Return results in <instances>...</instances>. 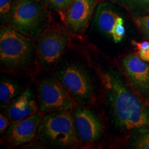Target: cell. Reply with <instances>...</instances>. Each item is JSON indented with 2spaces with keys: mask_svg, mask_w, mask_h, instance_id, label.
<instances>
[{
  "mask_svg": "<svg viewBox=\"0 0 149 149\" xmlns=\"http://www.w3.org/2000/svg\"><path fill=\"white\" fill-rule=\"evenodd\" d=\"M37 97L40 111L43 113L71 110L74 100L61 81L54 77L41 80L37 84Z\"/></svg>",
  "mask_w": 149,
  "mask_h": 149,
  "instance_id": "cell-7",
  "label": "cell"
},
{
  "mask_svg": "<svg viewBox=\"0 0 149 149\" xmlns=\"http://www.w3.org/2000/svg\"><path fill=\"white\" fill-rule=\"evenodd\" d=\"M72 115L79 141L88 144L101 138L103 124L94 112L84 105L74 106L72 109Z\"/></svg>",
  "mask_w": 149,
  "mask_h": 149,
  "instance_id": "cell-9",
  "label": "cell"
},
{
  "mask_svg": "<svg viewBox=\"0 0 149 149\" xmlns=\"http://www.w3.org/2000/svg\"><path fill=\"white\" fill-rule=\"evenodd\" d=\"M42 112L37 111L31 116L11 124L6 132L5 138L13 146L31 142L37 135L43 119Z\"/></svg>",
  "mask_w": 149,
  "mask_h": 149,
  "instance_id": "cell-12",
  "label": "cell"
},
{
  "mask_svg": "<svg viewBox=\"0 0 149 149\" xmlns=\"http://www.w3.org/2000/svg\"><path fill=\"white\" fill-rule=\"evenodd\" d=\"M72 1V0H70V3H71ZM69 5H70V4H69Z\"/></svg>",
  "mask_w": 149,
  "mask_h": 149,
  "instance_id": "cell-22",
  "label": "cell"
},
{
  "mask_svg": "<svg viewBox=\"0 0 149 149\" xmlns=\"http://www.w3.org/2000/svg\"><path fill=\"white\" fill-rule=\"evenodd\" d=\"M95 24L100 32L115 43L120 42L125 36L123 18L115 12L110 2H101L95 11Z\"/></svg>",
  "mask_w": 149,
  "mask_h": 149,
  "instance_id": "cell-11",
  "label": "cell"
},
{
  "mask_svg": "<svg viewBox=\"0 0 149 149\" xmlns=\"http://www.w3.org/2000/svg\"><path fill=\"white\" fill-rule=\"evenodd\" d=\"M19 86L15 81L3 78L0 83V102L1 108L5 109L21 93Z\"/></svg>",
  "mask_w": 149,
  "mask_h": 149,
  "instance_id": "cell-15",
  "label": "cell"
},
{
  "mask_svg": "<svg viewBox=\"0 0 149 149\" xmlns=\"http://www.w3.org/2000/svg\"><path fill=\"white\" fill-rule=\"evenodd\" d=\"M16 0H0V17L1 23L8 22V17Z\"/></svg>",
  "mask_w": 149,
  "mask_h": 149,
  "instance_id": "cell-19",
  "label": "cell"
},
{
  "mask_svg": "<svg viewBox=\"0 0 149 149\" xmlns=\"http://www.w3.org/2000/svg\"><path fill=\"white\" fill-rule=\"evenodd\" d=\"M58 79L80 105H90L95 101L94 86L90 73L79 64L64 62L56 71Z\"/></svg>",
  "mask_w": 149,
  "mask_h": 149,
  "instance_id": "cell-5",
  "label": "cell"
},
{
  "mask_svg": "<svg viewBox=\"0 0 149 149\" xmlns=\"http://www.w3.org/2000/svg\"><path fill=\"white\" fill-rule=\"evenodd\" d=\"M49 14L42 1L16 0L8 23L26 36L36 41L48 26Z\"/></svg>",
  "mask_w": 149,
  "mask_h": 149,
  "instance_id": "cell-4",
  "label": "cell"
},
{
  "mask_svg": "<svg viewBox=\"0 0 149 149\" xmlns=\"http://www.w3.org/2000/svg\"><path fill=\"white\" fill-rule=\"evenodd\" d=\"M36 52L34 40L15 29L10 24L0 31V61L10 70L25 69L31 64Z\"/></svg>",
  "mask_w": 149,
  "mask_h": 149,
  "instance_id": "cell-2",
  "label": "cell"
},
{
  "mask_svg": "<svg viewBox=\"0 0 149 149\" xmlns=\"http://www.w3.org/2000/svg\"><path fill=\"white\" fill-rule=\"evenodd\" d=\"M129 146L136 149H149V127L136 129L129 140Z\"/></svg>",
  "mask_w": 149,
  "mask_h": 149,
  "instance_id": "cell-16",
  "label": "cell"
},
{
  "mask_svg": "<svg viewBox=\"0 0 149 149\" xmlns=\"http://www.w3.org/2000/svg\"><path fill=\"white\" fill-rule=\"evenodd\" d=\"M107 103L117 128L123 130L149 127V107L126 85L120 72L108 69L100 74Z\"/></svg>",
  "mask_w": 149,
  "mask_h": 149,
  "instance_id": "cell-1",
  "label": "cell"
},
{
  "mask_svg": "<svg viewBox=\"0 0 149 149\" xmlns=\"http://www.w3.org/2000/svg\"><path fill=\"white\" fill-rule=\"evenodd\" d=\"M45 3L57 12L63 13L70 3V0H44Z\"/></svg>",
  "mask_w": 149,
  "mask_h": 149,
  "instance_id": "cell-20",
  "label": "cell"
},
{
  "mask_svg": "<svg viewBox=\"0 0 149 149\" xmlns=\"http://www.w3.org/2000/svg\"><path fill=\"white\" fill-rule=\"evenodd\" d=\"M38 111L32 91H24L5 108L4 113L12 123L31 116Z\"/></svg>",
  "mask_w": 149,
  "mask_h": 149,
  "instance_id": "cell-13",
  "label": "cell"
},
{
  "mask_svg": "<svg viewBox=\"0 0 149 149\" xmlns=\"http://www.w3.org/2000/svg\"><path fill=\"white\" fill-rule=\"evenodd\" d=\"M100 0H72L62 15L65 27L72 34L80 35L88 27Z\"/></svg>",
  "mask_w": 149,
  "mask_h": 149,
  "instance_id": "cell-10",
  "label": "cell"
},
{
  "mask_svg": "<svg viewBox=\"0 0 149 149\" xmlns=\"http://www.w3.org/2000/svg\"><path fill=\"white\" fill-rule=\"evenodd\" d=\"M132 45L136 50V53L140 58L145 61L149 62V42H137L132 40Z\"/></svg>",
  "mask_w": 149,
  "mask_h": 149,
  "instance_id": "cell-18",
  "label": "cell"
},
{
  "mask_svg": "<svg viewBox=\"0 0 149 149\" xmlns=\"http://www.w3.org/2000/svg\"><path fill=\"white\" fill-rule=\"evenodd\" d=\"M37 136L46 146L68 148L77 144L72 111L66 110L48 113L43 116Z\"/></svg>",
  "mask_w": 149,
  "mask_h": 149,
  "instance_id": "cell-3",
  "label": "cell"
},
{
  "mask_svg": "<svg viewBox=\"0 0 149 149\" xmlns=\"http://www.w3.org/2000/svg\"><path fill=\"white\" fill-rule=\"evenodd\" d=\"M120 66L130 88L144 101H149V62L137 53H129L121 59Z\"/></svg>",
  "mask_w": 149,
  "mask_h": 149,
  "instance_id": "cell-8",
  "label": "cell"
},
{
  "mask_svg": "<svg viewBox=\"0 0 149 149\" xmlns=\"http://www.w3.org/2000/svg\"><path fill=\"white\" fill-rule=\"evenodd\" d=\"M37 1H42V0H37Z\"/></svg>",
  "mask_w": 149,
  "mask_h": 149,
  "instance_id": "cell-23",
  "label": "cell"
},
{
  "mask_svg": "<svg viewBox=\"0 0 149 149\" xmlns=\"http://www.w3.org/2000/svg\"><path fill=\"white\" fill-rule=\"evenodd\" d=\"M72 33L60 25L48 26L37 40L36 53L39 64L44 68L55 66L72 40Z\"/></svg>",
  "mask_w": 149,
  "mask_h": 149,
  "instance_id": "cell-6",
  "label": "cell"
},
{
  "mask_svg": "<svg viewBox=\"0 0 149 149\" xmlns=\"http://www.w3.org/2000/svg\"><path fill=\"white\" fill-rule=\"evenodd\" d=\"M110 3H114L124 8L133 17L149 15V0H109Z\"/></svg>",
  "mask_w": 149,
  "mask_h": 149,
  "instance_id": "cell-14",
  "label": "cell"
},
{
  "mask_svg": "<svg viewBox=\"0 0 149 149\" xmlns=\"http://www.w3.org/2000/svg\"><path fill=\"white\" fill-rule=\"evenodd\" d=\"M132 19L141 34L149 41V15L133 17Z\"/></svg>",
  "mask_w": 149,
  "mask_h": 149,
  "instance_id": "cell-17",
  "label": "cell"
},
{
  "mask_svg": "<svg viewBox=\"0 0 149 149\" xmlns=\"http://www.w3.org/2000/svg\"><path fill=\"white\" fill-rule=\"evenodd\" d=\"M11 124L12 122L9 120L8 117L3 113H1L0 115V133L1 135L5 133L10 127Z\"/></svg>",
  "mask_w": 149,
  "mask_h": 149,
  "instance_id": "cell-21",
  "label": "cell"
}]
</instances>
